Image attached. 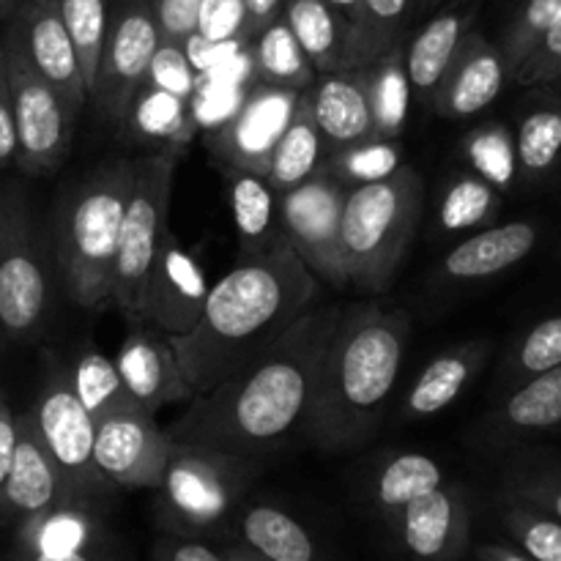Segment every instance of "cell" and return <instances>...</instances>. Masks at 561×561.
<instances>
[{
  "label": "cell",
  "mask_w": 561,
  "mask_h": 561,
  "mask_svg": "<svg viewBox=\"0 0 561 561\" xmlns=\"http://www.w3.org/2000/svg\"><path fill=\"white\" fill-rule=\"evenodd\" d=\"M444 482L447 480H444V471L436 460L427 458V455L422 453H403L398 455V458L387 460L383 469L378 471L373 496H376V507L381 510L389 520L394 518L405 504L425 496V493L436 491Z\"/></svg>",
  "instance_id": "36"
},
{
  "label": "cell",
  "mask_w": 561,
  "mask_h": 561,
  "mask_svg": "<svg viewBox=\"0 0 561 561\" xmlns=\"http://www.w3.org/2000/svg\"><path fill=\"white\" fill-rule=\"evenodd\" d=\"M250 482V460L217 449L175 444L159 480V504L181 531H206L228 518Z\"/></svg>",
  "instance_id": "8"
},
{
  "label": "cell",
  "mask_w": 561,
  "mask_h": 561,
  "mask_svg": "<svg viewBox=\"0 0 561 561\" xmlns=\"http://www.w3.org/2000/svg\"><path fill=\"white\" fill-rule=\"evenodd\" d=\"M477 561H535L526 557L518 546H504V542H485L477 548Z\"/></svg>",
  "instance_id": "53"
},
{
  "label": "cell",
  "mask_w": 561,
  "mask_h": 561,
  "mask_svg": "<svg viewBox=\"0 0 561 561\" xmlns=\"http://www.w3.org/2000/svg\"><path fill=\"white\" fill-rule=\"evenodd\" d=\"M239 535L244 548L266 561H321L310 531L272 504L247 507L239 518Z\"/></svg>",
  "instance_id": "30"
},
{
  "label": "cell",
  "mask_w": 561,
  "mask_h": 561,
  "mask_svg": "<svg viewBox=\"0 0 561 561\" xmlns=\"http://www.w3.org/2000/svg\"><path fill=\"white\" fill-rule=\"evenodd\" d=\"M323 159H327V142H323L316 118H312L310 91H301L294 115H290L279 142L274 146L266 181L274 192L283 195V192L299 186L301 181L321 173Z\"/></svg>",
  "instance_id": "27"
},
{
  "label": "cell",
  "mask_w": 561,
  "mask_h": 561,
  "mask_svg": "<svg viewBox=\"0 0 561 561\" xmlns=\"http://www.w3.org/2000/svg\"><path fill=\"white\" fill-rule=\"evenodd\" d=\"M225 561H266L263 557H257V553H252L250 548H228V551L222 553Z\"/></svg>",
  "instance_id": "56"
},
{
  "label": "cell",
  "mask_w": 561,
  "mask_h": 561,
  "mask_svg": "<svg viewBox=\"0 0 561 561\" xmlns=\"http://www.w3.org/2000/svg\"><path fill=\"white\" fill-rule=\"evenodd\" d=\"M118 3L115 16H110L91 102L110 121L124 124L137 91L146 85L162 38H159L153 0H118Z\"/></svg>",
  "instance_id": "11"
},
{
  "label": "cell",
  "mask_w": 561,
  "mask_h": 561,
  "mask_svg": "<svg viewBox=\"0 0 561 561\" xmlns=\"http://www.w3.org/2000/svg\"><path fill=\"white\" fill-rule=\"evenodd\" d=\"M466 153H469L477 175H482L496 190L499 186H507L515 179V173H518V164H515V142L496 124L485 126V129H477L469 137V142H466Z\"/></svg>",
  "instance_id": "44"
},
{
  "label": "cell",
  "mask_w": 561,
  "mask_h": 561,
  "mask_svg": "<svg viewBox=\"0 0 561 561\" xmlns=\"http://www.w3.org/2000/svg\"><path fill=\"white\" fill-rule=\"evenodd\" d=\"M557 80H561V66H559V75H557ZM557 80H553V82H557Z\"/></svg>",
  "instance_id": "58"
},
{
  "label": "cell",
  "mask_w": 561,
  "mask_h": 561,
  "mask_svg": "<svg viewBox=\"0 0 561 561\" xmlns=\"http://www.w3.org/2000/svg\"><path fill=\"white\" fill-rule=\"evenodd\" d=\"M241 25H244V3L241 0H206L197 16L195 38L206 44L241 42Z\"/></svg>",
  "instance_id": "47"
},
{
  "label": "cell",
  "mask_w": 561,
  "mask_h": 561,
  "mask_svg": "<svg viewBox=\"0 0 561 561\" xmlns=\"http://www.w3.org/2000/svg\"><path fill=\"white\" fill-rule=\"evenodd\" d=\"M367 91L373 107V137L398 140L409 121L411 85L403 64V47L389 49L387 55L365 66Z\"/></svg>",
  "instance_id": "31"
},
{
  "label": "cell",
  "mask_w": 561,
  "mask_h": 561,
  "mask_svg": "<svg viewBox=\"0 0 561 561\" xmlns=\"http://www.w3.org/2000/svg\"><path fill=\"white\" fill-rule=\"evenodd\" d=\"M310 107L321 129L327 153L373 137V107L365 66L316 75L310 88Z\"/></svg>",
  "instance_id": "21"
},
{
  "label": "cell",
  "mask_w": 561,
  "mask_h": 561,
  "mask_svg": "<svg viewBox=\"0 0 561 561\" xmlns=\"http://www.w3.org/2000/svg\"><path fill=\"white\" fill-rule=\"evenodd\" d=\"M93 540V518L85 504H58L22 520L20 542L25 553L88 551Z\"/></svg>",
  "instance_id": "35"
},
{
  "label": "cell",
  "mask_w": 561,
  "mask_h": 561,
  "mask_svg": "<svg viewBox=\"0 0 561 561\" xmlns=\"http://www.w3.org/2000/svg\"><path fill=\"white\" fill-rule=\"evenodd\" d=\"M203 3L206 0H153L162 44L186 49V44L195 38L197 16H201Z\"/></svg>",
  "instance_id": "48"
},
{
  "label": "cell",
  "mask_w": 561,
  "mask_h": 561,
  "mask_svg": "<svg viewBox=\"0 0 561 561\" xmlns=\"http://www.w3.org/2000/svg\"><path fill=\"white\" fill-rule=\"evenodd\" d=\"M25 561H96L88 551L69 553H25Z\"/></svg>",
  "instance_id": "54"
},
{
  "label": "cell",
  "mask_w": 561,
  "mask_h": 561,
  "mask_svg": "<svg viewBox=\"0 0 561 561\" xmlns=\"http://www.w3.org/2000/svg\"><path fill=\"white\" fill-rule=\"evenodd\" d=\"M301 91L255 80L236 113L214 131L211 151L228 170L266 175L274 146L283 137Z\"/></svg>",
  "instance_id": "13"
},
{
  "label": "cell",
  "mask_w": 561,
  "mask_h": 561,
  "mask_svg": "<svg viewBox=\"0 0 561 561\" xmlns=\"http://www.w3.org/2000/svg\"><path fill=\"white\" fill-rule=\"evenodd\" d=\"M5 33L20 44L27 64L58 91L66 107L80 118L88 104L85 82L80 75L75 44L60 20L58 0H20L5 22Z\"/></svg>",
  "instance_id": "15"
},
{
  "label": "cell",
  "mask_w": 561,
  "mask_h": 561,
  "mask_svg": "<svg viewBox=\"0 0 561 561\" xmlns=\"http://www.w3.org/2000/svg\"><path fill=\"white\" fill-rule=\"evenodd\" d=\"M244 3V25H241V44H250L268 22L283 14L285 0H241Z\"/></svg>",
  "instance_id": "51"
},
{
  "label": "cell",
  "mask_w": 561,
  "mask_h": 561,
  "mask_svg": "<svg viewBox=\"0 0 561 561\" xmlns=\"http://www.w3.org/2000/svg\"><path fill=\"white\" fill-rule=\"evenodd\" d=\"M9 64L11 102H14L16 159L14 164L27 175L53 173L71 151L77 115L66 107L53 85L27 64L20 44L0 33Z\"/></svg>",
  "instance_id": "9"
},
{
  "label": "cell",
  "mask_w": 561,
  "mask_h": 561,
  "mask_svg": "<svg viewBox=\"0 0 561 561\" xmlns=\"http://www.w3.org/2000/svg\"><path fill=\"white\" fill-rule=\"evenodd\" d=\"M561 425V365L513 383L496 409V431L504 438H529Z\"/></svg>",
  "instance_id": "28"
},
{
  "label": "cell",
  "mask_w": 561,
  "mask_h": 561,
  "mask_svg": "<svg viewBox=\"0 0 561 561\" xmlns=\"http://www.w3.org/2000/svg\"><path fill=\"white\" fill-rule=\"evenodd\" d=\"M69 381L77 400L91 414L93 425H99V422L110 420L115 414H124V411H142L131 400L115 362L96 354V351H82L77 356L75 365L69 367Z\"/></svg>",
  "instance_id": "32"
},
{
  "label": "cell",
  "mask_w": 561,
  "mask_h": 561,
  "mask_svg": "<svg viewBox=\"0 0 561 561\" xmlns=\"http://www.w3.org/2000/svg\"><path fill=\"white\" fill-rule=\"evenodd\" d=\"M230 211H233L236 233L241 241V255L277 250L288 244L279 214V192L272 190L266 175L228 170Z\"/></svg>",
  "instance_id": "26"
},
{
  "label": "cell",
  "mask_w": 561,
  "mask_h": 561,
  "mask_svg": "<svg viewBox=\"0 0 561 561\" xmlns=\"http://www.w3.org/2000/svg\"><path fill=\"white\" fill-rule=\"evenodd\" d=\"M58 504H82L69 491L58 466L38 438L31 411L16 416V447L0 488V518H31Z\"/></svg>",
  "instance_id": "18"
},
{
  "label": "cell",
  "mask_w": 561,
  "mask_h": 561,
  "mask_svg": "<svg viewBox=\"0 0 561 561\" xmlns=\"http://www.w3.org/2000/svg\"><path fill=\"white\" fill-rule=\"evenodd\" d=\"M425 206L420 173L400 168L389 179L351 186L343 206V263L348 283L362 290H387L414 244Z\"/></svg>",
  "instance_id": "5"
},
{
  "label": "cell",
  "mask_w": 561,
  "mask_h": 561,
  "mask_svg": "<svg viewBox=\"0 0 561 561\" xmlns=\"http://www.w3.org/2000/svg\"><path fill=\"white\" fill-rule=\"evenodd\" d=\"M0 348H3V345H0Z\"/></svg>",
  "instance_id": "59"
},
{
  "label": "cell",
  "mask_w": 561,
  "mask_h": 561,
  "mask_svg": "<svg viewBox=\"0 0 561 561\" xmlns=\"http://www.w3.org/2000/svg\"><path fill=\"white\" fill-rule=\"evenodd\" d=\"M16 159V126H14V102H11L9 64H5L3 36H0V168Z\"/></svg>",
  "instance_id": "49"
},
{
  "label": "cell",
  "mask_w": 561,
  "mask_h": 561,
  "mask_svg": "<svg viewBox=\"0 0 561 561\" xmlns=\"http://www.w3.org/2000/svg\"><path fill=\"white\" fill-rule=\"evenodd\" d=\"M159 561H225L222 553L186 537H168L157 548Z\"/></svg>",
  "instance_id": "50"
},
{
  "label": "cell",
  "mask_w": 561,
  "mask_h": 561,
  "mask_svg": "<svg viewBox=\"0 0 561 561\" xmlns=\"http://www.w3.org/2000/svg\"><path fill=\"white\" fill-rule=\"evenodd\" d=\"M561 14V0H526L520 5V11L515 14V20L510 22L507 33L502 38V53L507 58L510 77L513 71L524 64L526 55L535 49V44L540 42L542 33L553 25V20Z\"/></svg>",
  "instance_id": "43"
},
{
  "label": "cell",
  "mask_w": 561,
  "mask_h": 561,
  "mask_svg": "<svg viewBox=\"0 0 561 561\" xmlns=\"http://www.w3.org/2000/svg\"><path fill=\"white\" fill-rule=\"evenodd\" d=\"M175 164H179V153L173 151L146 153L135 164V184H131L124 225H121L113 274V305H118V310L131 323H140L142 288H146L159 244L170 230L168 217Z\"/></svg>",
  "instance_id": "7"
},
{
  "label": "cell",
  "mask_w": 561,
  "mask_h": 561,
  "mask_svg": "<svg viewBox=\"0 0 561 561\" xmlns=\"http://www.w3.org/2000/svg\"><path fill=\"white\" fill-rule=\"evenodd\" d=\"M113 362L137 409L148 411V414L157 416V411L164 405L192 398L168 337L162 340L157 334L135 329L124 340Z\"/></svg>",
  "instance_id": "20"
},
{
  "label": "cell",
  "mask_w": 561,
  "mask_h": 561,
  "mask_svg": "<svg viewBox=\"0 0 561 561\" xmlns=\"http://www.w3.org/2000/svg\"><path fill=\"white\" fill-rule=\"evenodd\" d=\"M507 496L540 510L561 520V469L559 466H537L510 477Z\"/></svg>",
  "instance_id": "45"
},
{
  "label": "cell",
  "mask_w": 561,
  "mask_h": 561,
  "mask_svg": "<svg viewBox=\"0 0 561 561\" xmlns=\"http://www.w3.org/2000/svg\"><path fill=\"white\" fill-rule=\"evenodd\" d=\"M340 307L316 305L285 329L261 354L195 394L192 405L168 427L175 444L217 449L252 460L305 427L318 365Z\"/></svg>",
  "instance_id": "1"
},
{
  "label": "cell",
  "mask_w": 561,
  "mask_h": 561,
  "mask_svg": "<svg viewBox=\"0 0 561 561\" xmlns=\"http://www.w3.org/2000/svg\"><path fill=\"white\" fill-rule=\"evenodd\" d=\"M208 288L201 263L168 230L142 288L140 323H153L168 337L192 332L203 316Z\"/></svg>",
  "instance_id": "16"
},
{
  "label": "cell",
  "mask_w": 561,
  "mask_h": 561,
  "mask_svg": "<svg viewBox=\"0 0 561 561\" xmlns=\"http://www.w3.org/2000/svg\"><path fill=\"white\" fill-rule=\"evenodd\" d=\"M409 329L405 312L378 305L340 312L301 427L318 447L340 453L373 436L398 387Z\"/></svg>",
  "instance_id": "3"
},
{
  "label": "cell",
  "mask_w": 561,
  "mask_h": 561,
  "mask_svg": "<svg viewBox=\"0 0 561 561\" xmlns=\"http://www.w3.org/2000/svg\"><path fill=\"white\" fill-rule=\"evenodd\" d=\"M318 294L321 283L290 244L241 255L208 288L195 329L181 337H168L192 398L261 354L318 305Z\"/></svg>",
  "instance_id": "2"
},
{
  "label": "cell",
  "mask_w": 561,
  "mask_h": 561,
  "mask_svg": "<svg viewBox=\"0 0 561 561\" xmlns=\"http://www.w3.org/2000/svg\"><path fill=\"white\" fill-rule=\"evenodd\" d=\"M496 186L482 175H463L447 190L442 203V225L447 230H463L471 225L488 222L499 208Z\"/></svg>",
  "instance_id": "42"
},
{
  "label": "cell",
  "mask_w": 561,
  "mask_h": 561,
  "mask_svg": "<svg viewBox=\"0 0 561 561\" xmlns=\"http://www.w3.org/2000/svg\"><path fill=\"white\" fill-rule=\"evenodd\" d=\"M431 3H433V0H431Z\"/></svg>",
  "instance_id": "60"
},
{
  "label": "cell",
  "mask_w": 561,
  "mask_h": 561,
  "mask_svg": "<svg viewBox=\"0 0 561 561\" xmlns=\"http://www.w3.org/2000/svg\"><path fill=\"white\" fill-rule=\"evenodd\" d=\"M425 3L431 0H362L359 20L354 25L359 64H373L389 49L400 47L411 14Z\"/></svg>",
  "instance_id": "39"
},
{
  "label": "cell",
  "mask_w": 561,
  "mask_h": 561,
  "mask_svg": "<svg viewBox=\"0 0 561 561\" xmlns=\"http://www.w3.org/2000/svg\"><path fill=\"white\" fill-rule=\"evenodd\" d=\"M58 9L66 33H69L71 44H75L77 60H80V75L88 91V102H91L99 64H102L104 38H107L110 31L107 0H58Z\"/></svg>",
  "instance_id": "38"
},
{
  "label": "cell",
  "mask_w": 561,
  "mask_h": 561,
  "mask_svg": "<svg viewBox=\"0 0 561 561\" xmlns=\"http://www.w3.org/2000/svg\"><path fill=\"white\" fill-rule=\"evenodd\" d=\"M488 354H491V345L480 340V343H466L460 348L444 351L436 359L427 362V367L420 373L403 400L405 420H427L453 405L466 392V387L480 376Z\"/></svg>",
  "instance_id": "24"
},
{
  "label": "cell",
  "mask_w": 561,
  "mask_h": 561,
  "mask_svg": "<svg viewBox=\"0 0 561 561\" xmlns=\"http://www.w3.org/2000/svg\"><path fill=\"white\" fill-rule=\"evenodd\" d=\"M131 129L148 142H157L159 151H173L181 153L195 137L197 124L192 107L186 104V96L168 91L162 85H146L137 91L135 102H131L129 115Z\"/></svg>",
  "instance_id": "29"
},
{
  "label": "cell",
  "mask_w": 561,
  "mask_h": 561,
  "mask_svg": "<svg viewBox=\"0 0 561 561\" xmlns=\"http://www.w3.org/2000/svg\"><path fill=\"white\" fill-rule=\"evenodd\" d=\"M559 66H561V14L553 20V25L542 33L540 42L535 44V49L524 58V64L513 71V80L520 82V85H542V82H553L559 75Z\"/></svg>",
  "instance_id": "46"
},
{
  "label": "cell",
  "mask_w": 561,
  "mask_h": 561,
  "mask_svg": "<svg viewBox=\"0 0 561 561\" xmlns=\"http://www.w3.org/2000/svg\"><path fill=\"white\" fill-rule=\"evenodd\" d=\"M540 241V228L535 222H504L477 230L474 236L455 244L444 255L442 272L453 283H474V279L496 277L507 268L518 266L531 255Z\"/></svg>",
  "instance_id": "22"
},
{
  "label": "cell",
  "mask_w": 561,
  "mask_h": 561,
  "mask_svg": "<svg viewBox=\"0 0 561 561\" xmlns=\"http://www.w3.org/2000/svg\"><path fill=\"white\" fill-rule=\"evenodd\" d=\"M327 3L334 5V9H337L340 14L351 22V25H356V20H359V11H362V0H327Z\"/></svg>",
  "instance_id": "55"
},
{
  "label": "cell",
  "mask_w": 561,
  "mask_h": 561,
  "mask_svg": "<svg viewBox=\"0 0 561 561\" xmlns=\"http://www.w3.org/2000/svg\"><path fill=\"white\" fill-rule=\"evenodd\" d=\"M38 438L47 447L49 458L58 466L77 502L85 504L91 496L110 491L107 480L99 474L93 460V438L96 425L85 405L77 400L71 389L69 370H55L44 383L42 394L31 409Z\"/></svg>",
  "instance_id": "12"
},
{
  "label": "cell",
  "mask_w": 561,
  "mask_h": 561,
  "mask_svg": "<svg viewBox=\"0 0 561 561\" xmlns=\"http://www.w3.org/2000/svg\"><path fill=\"white\" fill-rule=\"evenodd\" d=\"M507 80L510 66L502 47L469 31L433 96V107L444 118H471L496 102Z\"/></svg>",
  "instance_id": "19"
},
{
  "label": "cell",
  "mask_w": 561,
  "mask_h": 561,
  "mask_svg": "<svg viewBox=\"0 0 561 561\" xmlns=\"http://www.w3.org/2000/svg\"><path fill=\"white\" fill-rule=\"evenodd\" d=\"M348 186L321 170L279 195L285 239L318 283L343 288L348 285L343 263V206Z\"/></svg>",
  "instance_id": "10"
},
{
  "label": "cell",
  "mask_w": 561,
  "mask_h": 561,
  "mask_svg": "<svg viewBox=\"0 0 561 561\" xmlns=\"http://www.w3.org/2000/svg\"><path fill=\"white\" fill-rule=\"evenodd\" d=\"M561 365V312L537 321L518 343L513 345L507 359V378L513 383L537 373L553 370Z\"/></svg>",
  "instance_id": "41"
},
{
  "label": "cell",
  "mask_w": 561,
  "mask_h": 561,
  "mask_svg": "<svg viewBox=\"0 0 561 561\" xmlns=\"http://www.w3.org/2000/svg\"><path fill=\"white\" fill-rule=\"evenodd\" d=\"M471 31V11L449 9L433 16L425 27L414 36V42L403 49L405 75L409 85L420 102L433 104L438 85L453 64L455 53L463 44L466 33Z\"/></svg>",
  "instance_id": "25"
},
{
  "label": "cell",
  "mask_w": 561,
  "mask_h": 561,
  "mask_svg": "<svg viewBox=\"0 0 561 561\" xmlns=\"http://www.w3.org/2000/svg\"><path fill=\"white\" fill-rule=\"evenodd\" d=\"M16 5H20V0H0V20H9Z\"/></svg>",
  "instance_id": "57"
},
{
  "label": "cell",
  "mask_w": 561,
  "mask_h": 561,
  "mask_svg": "<svg viewBox=\"0 0 561 561\" xmlns=\"http://www.w3.org/2000/svg\"><path fill=\"white\" fill-rule=\"evenodd\" d=\"M175 442L148 411H124L99 422L93 460L110 488H157Z\"/></svg>",
  "instance_id": "14"
},
{
  "label": "cell",
  "mask_w": 561,
  "mask_h": 561,
  "mask_svg": "<svg viewBox=\"0 0 561 561\" xmlns=\"http://www.w3.org/2000/svg\"><path fill=\"white\" fill-rule=\"evenodd\" d=\"M137 159H113L82 179L53 219V250L71 301L102 310L113 301L121 225L135 184Z\"/></svg>",
  "instance_id": "4"
},
{
  "label": "cell",
  "mask_w": 561,
  "mask_h": 561,
  "mask_svg": "<svg viewBox=\"0 0 561 561\" xmlns=\"http://www.w3.org/2000/svg\"><path fill=\"white\" fill-rule=\"evenodd\" d=\"M392 520L403 551L414 561H458L469 548L471 513L463 491L444 482L405 504Z\"/></svg>",
  "instance_id": "17"
},
{
  "label": "cell",
  "mask_w": 561,
  "mask_h": 561,
  "mask_svg": "<svg viewBox=\"0 0 561 561\" xmlns=\"http://www.w3.org/2000/svg\"><path fill=\"white\" fill-rule=\"evenodd\" d=\"M561 159V99H542L524 113L515 137V164L526 181L551 173Z\"/></svg>",
  "instance_id": "34"
},
{
  "label": "cell",
  "mask_w": 561,
  "mask_h": 561,
  "mask_svg": "<svg viewBox=\"0 0 561 561\" xmlns=\"http://www.w3.org/2000/svg\"><path fill=\"white\" fill-rule=\"evenodd\" d=\"M502 524L515 546L535 561H561V520L507 496Z\"/></svg>",
  "instance_id": "40"
},
{
  "label": "cell",
  "mask_w": 561,
  "mask_h": 561,
  "mask_svg": "<svg viewBox=\"0 0 561 561\" xmlns=\"http://www.w3.org/2000/svg\"><path fill=\"white\" fill-rule=\"evenodd\" d=\"M400 168H403V146L400 140H383V137H367L354 146L329 151L323 159V170L348 190L389 179Z\"/></svg>",
  "instance_id": "37"
},
{
  "label": "cell",
  "mask_w": 561,
  "mask_h": 561,
  "mask_svg": "<svg viewBox=\"0 0 561 561\" xmlns=\"http://www.w3.org/2000/svg\"><path fill=\"white\" fill-rule=\"evenodd\" d=\"M47 310V252L31 203L22 186L0 181V345L36 337Z\"/></svg>",
  "instance_id": "6"
},
{
  "label": "cell",
  "mask_w": 561,
  "mask_h": 561,
  "mask_svg": "<svg viewBox=\"0 0 561 561\" xmlns=\"http://www.w3.org/2000/svg\"><path fill=\"white\" fill-rule=\"evenodd\" d=\"M252 64H255L257 80L272 82V85L296 88L307 91L316 82V69L307 60L305 49L299 47L290 27L285 25L283 14L268 22L261 33L250 42Z\"/></svg>",
  "instance_id": "33"
},
{
  "label": "cell",
  "mask_w": 561,
  "mask_h": 561,
  "mask_svg": "<svg viewBox=\"0 0 561 561\" xmlns=\"http://www.w3.org/2000/svg\"><path fill=\"white\" fill-rule=\"evenodd\" d=\"M16 447V416L9 409L3 398H0V488H3L5 477H9L11 460H14Z\"/></svg>",
  "instance_id": "52"
},
{
  "label": "cell",
  "mask_w": 561,
  "mask_h": 561,
  "mask_svg": "<svg viewBox=\"0 0 561 561\" xmlns=\"http://www.w3.org/2000/svg\"><path fill=\"white\" fill-rule=\"evenodd\" d=\"M283 20L305 49L316 75L362 66L354 25L327 0H285Z\"/></svg>",
  "instance_id": "23"
}]
</instances>
